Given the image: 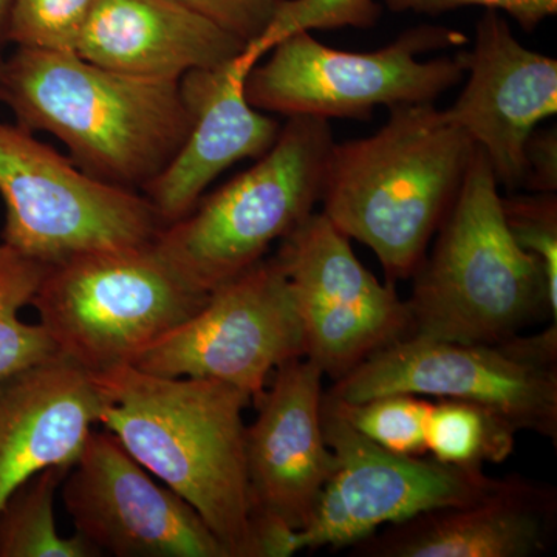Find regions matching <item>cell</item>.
<instances>
[{"label": "cell", "instance_id": "6da1fadb", "mask_svg": "<svg viewBox=\"0 0 557 557\" xmlns=\"http://www.w3.org/2000/svg\"><path fill=\"white\" fill-rule=\"evenodd\" d=\"M90 375L100 394L98 423L199 512L228 557H259L245 463L247 392L129 364Z\"/></svg>", "mask_w": 557, "mask_h": 557}, {"label": "cell", "instance_id": "7a4b0ae2", "mask_svg": "<svg viewBox=\"0 0 557 557\" xmlns=\"http://www.w3.org/2000/svg\"><path fill=\"white\" fill-rule=\"evenodd\" d=\"M2 69V102L17 124L57 137L76 166L109 185L138 193L188 137L180 81L139 78L76 53L25 47Z\"/></svg>", "mask_w": 557, "mask_h": 557}, {"label": "cell", "instance_id": "3957f363", "mask_svg": "<svg viewBox=\"0 0 557 557\" xmlns=\"http://www.w3.org/2000/svg\"><path fill=\"white\" fill-rule=\"evenodd\" d=\"M368 138L330 153L322 214L375 252L387 282L408 281L456 201L475 143L434 104L388 109Z\"/></svg>", "mask_w": 557, "mask_h": 557}, {"label": "cell", "instance_id": "277c9868", "mask_svg": "<svg viewBox=\"0 0 557 557\" xmlns=\"http://www.w3.org/2000/svg\"><path fill=\"white\" fill-rule=\"evenodd\" d=\"M435 234L406 300L409 336L498 344L541 317L557 322L544 267L509 233L496 175L479 146Z\"/></svg>", "mask_w": 557, "mask_h": 557}, {"label": "cell", "instance_id": "5b68a950", "mask_svg": "<svg viewBox=\"0 0 557 557\" xmlns=\"http://www.w3.org/2000/svg\"><path fill=\"white\" fill-rule=\"evenodd\" d=\"M335 138L327 120L288 116L273 148L153 242L161 259L197 292H214L265 259L322 199Z\"/></svg>", "mask_w": 557, "mask_h": 557}, {"label": "cell", "instance_id": "8992f818", "mask_svg": "<svg viewBox=\"0 0 557 557\" xmlns=\"http://www.w3.org/2000/svg\"><path fill=\"white\" fill-rule=\"evenodd\" d=\"M208 296L185 284L150 244L47 267L32 306L62 358L101 373L131 364L194 317Z\"/></svg>", "mask_w": 557, "mask_h": 557}, {"label": "cell", "instance_id": "52a82bcc", "mask_svg": "<svg viewBox=\"0 0 557 557\" xmlns=\"http://www.w3.org/2000/svg\"><path fill=\"white\" fill-rule=\"evenodd\" d=\"M467 36L420 25L375 51H344L309 32L282 39L263 64L249 70L245 95L252 108L281 115L370 120L376 108L434 104L463 79L465 53L421 61L429 51L467 44Z\"/></svg>", "mask_w": 557, "mask_h": 557}, {"label": "cell", "instance_id": "ba28073f", "mask_svg": "<svg viewBox=\"0 0 557 557\" xmlns=\"http://www.w3.org/2000/svg\"><path fill=\"white\" fill-rule=\"evenodd\" d=\"M387 394L480 403L518 431L557 442V322L498 344L408 336L376 351L325 397L358 403Z\"/></svg>", "mask_w": 557, "mask_h": 557}, {"label": "cell", "instance_id": "9c48e42d", "mask_svg": "<svg viewBox=\"0 0 557 557\" xmlns=\"http://www.w3.org/2000/svg\"><path fill=\"white\" fill-rule=\"evenodd\" d=\"M3 245L51 267L102 249L143 247L163 230L137 190L91 177L32 131L0 121Z\"/></svg>", "mask_w": 557, "mask_h": 557}, {"label": "cell", "instance_id": "30bf717a", "mask_svg": "<svg viewBox=\"0 0 557 557\" xmlns=\"http://www.w3.org/2000/svg\"><path fill=\"white\" fill-rule=\"evenodd\" d=\"M296 358H306L304 329L287 273L274 256L209 293L194 317L129 366L170 379L220 381L252 401L270 373Z\"/></svg>", "mask_w": 557, "mask_h": 557}, {"label": "cell", "instance_id": "8fae6325", "mask_svg": "<svg viewBox=\"0 0 557 557\" xmlns=\"http://www.w3.org/2000/svg\"><path fill=\"white\" fill-rule=\"evenodd\" d=\"M284 265L306 339V358L333 381L410 335L408 302L395 284H381L350 239L313 212L282 239Z\"/></svg>", "mask_w": 557, "mask_h": 557}, {"label": "cell", "instance_id": "7c38bea8", "mask_svg": "<svg viewBox=\"0 0 557 557\" xmlns=\"http://www.w3.org/2000/svg\"><path fill=\"white\" fill-rule=\"evenodd\" d=\"M322 426L336 457L309 525L296 533V548L351 547L381 527L432 509L465 505L496 490L483 468H460L434 457L399 456L362 437L322 406Z\"/></svg>", "mask_w": 557, "mask_h": 557}, {"label": "cell", "instance_id": "4fadbf2b", "mask_svg": "<svg viewBox=\"0 0 557 557\" xmlns=\"http://www.w3.org/2000/svg\"><path fill=\"white\" fill-rule=\"evenodd\" d=\"M87 544L116 557H228L185 498L161 486L112 432H91L61 485Z\"/></svg>", "mask_w": 557, "mask_h": 557}, {"label": "cell", "instance_id": "5bb4252c", "mask_svg": "<svg viewBox=\"0 0 557 557\" xmlns=\"http://www.w3.org/2000/svg\"><path fill=\"white\" fill-rule=\"evenodd\" d=\"M322 379L310 359H289L274 370L270 388L252 399L258 418L245 429V463L256 536L263 525H309L335 471L322 426Z\"/></svg>", "mask_w": 557, "mask_h": 557}, {"label": "cell", "instance_id": "9a60e30c", "mask_svg": "<svg viewBox=\"0 0 557 557\" xmlns=\"http://www.w3.org/2000/svg\"><path fill=\"white\" fill-rule=\"evenodd\" d=\"M463 53L467 86L443 113L485 152L498 186L523 189L528 138L557 113V61L523 47L494 10Z\"/></svg>", "mask_w": 557, "mask_h": 557}, {"label": "cell", "instance_id": "2e32d148", "mask_svg": "<svg viewBox=\"0 0 557 557\" xmlns=\"http://www.w3.org/2000/svg\"><path fill=\"white\" fill-rule=\"evenodd\" d=\"M258 64L242 51L226 64L194 70L180 79L190 129L166 168L141 189L164 226L185 218L208 186L242 160L265 156L281 134L273 116L252 108L245 95Z\"/></svg>", "mask_w": 557, "mask_h": 557}, {"label": "cell", "instance_id": "e0dca14e", "mask_svg": "<svg viewBox=\"0 0 557 557\" xmlns=\"http://www.w3.org/2000/svg\"><path fill=\"white\" fill-rule=\"evenodd\" d=\"M557 493L509 475L478 500L432 509L351 545L361 557H533L556 539Z\"/></svg>", "mask_w": 557, "mask_h": 557}, {"label": "cell", "instance_id": "ac0fdd59", "mask_svg": "<svg viewBox=\"0 0 557 557\" xmlns=\"http://www.w3.org/2000/svg\"><path fill=\"white\" fill-rule=\"evenodd\" d=\"M100 405L90 373L62 357L0 383V508L44 469L76 463Z\"/></svg>", "mask_w": 557, "mask_h": 557}, {"label": "cell", "instance_id": "d6986e66", "mask_svg": "<svg viewBox=\"0 0 557 557\" xmlns=\"http://www.w3.org/2000/svg\"><path fill=\"white\" fill-rule=\"evenodd\" d=\"M245 47L177 0H98L76 54L126 75L178 83L194 70L226 64Z\"/></svg>", "mask_w": 557, "mask_h": 557}, {"label": "cell", "instance_id": "ffe728a7", "mask_svg": "<svg viewBox=\"0 0 557 557\" xmlns=\"http://www.w3.org/2000/svg\"><path fill=\"white\" fill-rule=\"evenodd\" d=\"M70 469H44L10 494L0 508V557L101 556L79 534L58 533L54 496Z\"/></svg>", "mask_w": 557, "mask_h": 557}, {"label": "cell", "instance_id": "44dd1931", "mask_svg": "<svg viewBox=\"0 0 557 557\" xmlns=\"http://www.w3.org/2000/svg\"><path fill=\"white\" fill-rule=\"evenodd\" d=\"M518 429L490 406L438 398L426 423V453L460 468L498 465L515 454Z\"/></svg>", "mask_w": 557, "mask_h": 557}, {"label": "cell", "instance_id": "7402d4cb", "mask_svg": "<svg viewBox=\"0 0 557 557\" xmlns=\"http://www.w3.org/2000/svg\"><path fill=\"white\" fill-rule=\"evenodd\" d=\"M47 267L0 245V383L61 358L40 324H25L20 311L32 304Z\"/></svg>", "mask_w": 557, "mask_h": 557}, {"label": "cell", "instance_id": "603a6c76", "mask_svg": "<svg viewBox=\"0 0 557 557\" xmlns=\"http://www.w3.org/2000/svg\"><path fill=\"white\" fill-rule=\"evenodd\" d=\"M432 403L418 395L387 394L364 401H339L322 395V406L358 434L399 456H426V423Z\"/></svg>", "mask_w": 557, "mask_h": 557}, {"label": "cell", "instance_id": "cb8c5ba5", "mask_svg": "<svg viewBox=\"0 0 557 557\" xmlns=\"http://www.w3.org/2000/svg\"><path fill=\"white\" fill-rule=\"evenodd\" d=\"M380 17L376 0H281L267 30L244 51L260 62L282 39L295 33L346 27L369 30L379 24Z\"/></svg>", "mask_w": 557, "mask_h": 557}, {"label": "cell", "instance_id": "d4e9b609", "mask_svg": "<svg viewBox=\"0 0 557 557\" xmlns=\"http://www.w3.org/2000/svg\"><path fill=\"white\" fill-rule=\"evenodd\" d=\"M98 0H11L7 42L76 53Z\"/></svg>", "mask_w": 557, "mask_h": 557}, {"label": "cell", "instance_id": "484cf974", "mask_svg": "<svg viewBox=\"0 0 557 557\" xmlns=\"http://www.w3.org/2000/svg\"><path fill=\"white\" fill-rule=\"evenodd\" d=\"M505 222L520 248L541 260L549 306L557 317V197L530 193L502 197Z\"/></svg>", "mask_w": 557, "mask_h": 557}, {"label": "cell", "instance_id": "4316f807", "mask_svg": "<svg viewBox=\"0 0 557 557\" xmlns=\"http://www.w3.org/2000/svg\"><path fill=\"white\" fill-rule=\"evenodd\" d=\"M207 17L212 24L239 38L245 46L255 42L269 27L281 0H177Z\"/></svg>", "mask_w": 557, "mask_h": 557}, {"label": "cell", "instance_id": "83f0119b", "mask_svg": "<svg viewBox=\"0 0 557 557\" xmlns=\"http://www.w3.org/2000/svg\"><path fill=\"white\" fill-rule=\"evenodd\" d=\"M387 9L394 13L437 14L463 9V7H483L486 10L504 11L518 22L520 28L533 32L547 17L557 13V0H384Z\"/></svg>", "mask_w": 557, "mask_h": 557}, {"label": "cell", "instance_id": "f1b7e54d", "mask_svg": "<svg viewBox=\"0 0 557 557\" xmlns=\"http://www.w3.org/2000/svg\"><path fill=\"white\" fill-rule=\"evenodd\" d=\"M528 193L556 194L557 129H536L525 145V183Z\"/></svg>", "mask_w": 557, "mask_h": 557}, {"label": "cell", "instance_id": "f546056e", "mask_svg": "<svg viewBox=\"0 0 557 557\" xmlns=\"http://www.w3.org/2000/svg\"><path fill=\"white\" fill-rule=\"evenodd\" d=\"M11 0H0V47L7 44V25H9Z\"/></svg>", "mask_w": 557, "mask_h": 557}, {"label": "cell", "instance_id": "4dcf8cb0", "mask_svg": "<svg viewBox=\"0 0 557 557\" xmlns=\"http://www.w3.org/2000/svg\"><path fill=\"white\" fill-rule=\"evenodd\" d=\"M2 79H3V69H2V61H0V102H2Z\"/></svg>", "mask_w": 557, "mask_h": 557}]
</instances>
